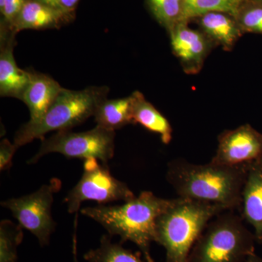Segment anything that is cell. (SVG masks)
I'll list each match as a JSON object with an SVG mask.
<instances>
[{"instance_id": "obj_26", "label": "cell", "mask_w": 262, "mask_h": 262, "mask_svg": "<svg viewBox=\"0 0 262 262\" xmlns=\"http://www.w3.org/2000/svg\"><path fill=\"white\" fill-rule=\"evenodd\" d=\"M246 262H262V258L253 253L250 255Z\"/></svg>"}, {"instance_id": "obj_24", "label": "cell", "mask_w": 262, "mask_h": 262, "mask_svg": "<svg viewBox=\"0 0 262 262\" xmlns=\"http://www.w3.org/2000/svg\"><path fill=\"white\" fill-rule=\"evenodd\" d=\"M79 0H59V6L63 11L70 13L74 10Z\"/></svg>"}, {"instance_id": "obj_23", "label": "cell", "mask_w": 262, "mask_h": 262, "mask_svg": "<svg viewBox=\"0 0 262 262\" xmlns=\"http://www.w3.org/2000/svg\"><path fill=\"white\" fill-rule=\"evenodd\" d=\"M18 149L14 143L12 144L8 139H3L0 144V170H8L12 166V160Z\"/></svg>"}, {"instance_id": "obj_5", "label": "cell", "mask_w": 262, "mask_h": 262, "mask_svg": "<svg viewBox=\"0 0 262 262\" xmlns=\"http://www.w3.org/2000/svg\"><path fill=\"white\" fill-rule=\"evenodd\" d=\"M254 234L231 211L210 221L189 253L188 262H246L255 253Z\"/></svg>"}, {"instance_id": "obj_12", "label": "cell", "mask_w": 262, "mask_h": 262, "mask_svg": "<svg viewBox=\"0 0 262 262\" xmlns=\"http://www.w3.org/2000/svg\"><path fill=\"white\" fill-rule=\"evenodd\" d=\"M243 216L253 227L256 242L262 244V167L250 163L241 196Z\"/></svg>"}, {"instance_id": "obj_4", "label": "cell", "mask_w": 262, "mask_h": 262, "mask_svg": "<svg viewBox=\"0 0 262 262\" xmlns=\"http://www.w3.org/2000/svg\"><path fill=\"white\" fill-rule=\"evenodd\" d=\"M108 92L107 86H91L80 91L63 89L39 121L27 122L19 128L13 143L18 148L35 139L43 140L48 133L71 130L80 125L94 116Z\"/></svg>"}, {"instance_id": "obj_22", "label": "cell", "mask_w": 262, "mask_h": 262, "mask_svg": "<svg viewBox=\"0 0 262 262\" xmlns=\"http://www.w3.org/2000/svg\"><path fill=\"white\" fill-rule=\"evenodd\" d=\"M242 32L262 35V3L252 1L244 3L237 17Z\"/></svg>"}, {"instance_id": "obj_19", "label": "cell", "mask_w": 262, "mask_h": 262, "mask_svg": "<svg viewBox=\"0 0 262 262\" xmlns=\"http://www.w3.org/2000/svg\"><path fill=\"white\" fill-rule=\"evenodd\" d=\"M84 258L87 262H145L139 253L132 252L121 244L113 243L110 234L103 235L99 246L88 251Z\"/></svg>"}, {"instance_id": "obj_21", "label": "cell", "mask_w": 262, "mask_h": 262, "mask_svg": "<svg viewBox=\"0 0 262 262\" xmlns=\"http://www.w3.org/2000/svg\"><path fill=\"white\" fill-rule=\"evenodd\" d=\"M148 3L157 20L169 31L182 23V0H148Z\"/></svg>"}, {"instance_id": "obj_14", "label": "cell", "mask_w": 262, "mask_h": 262, "mask_svg": "<svg viewBox=\"0 0 262 262\" xmlns=\"http://www.w3.org/2000/svg\"><path fill=\"white\" fill-rule=\"evenodd\" d=\"M69 13L38 2L28 0L22 8L13 26V33L24 29H45L57 27L68 17Z\"/></svg>"}, {"instance_id": "obj_3", "label": "cell", "mask_w": 262, "mask_h": 262, "mask_svg": "<svg viewBox=\"0 0 262 262\" xmlns=\"http://www.w3.org/2000/svg\"><path fill=\"white\" fill-rule=\"evenodd\" d=\"M224 207L178 198L158 216L155 242L165 250V262H188L194 244L210 221L226 211Z\"/></svg>"}, {"instance_id": "obj_18", "label": "cell", "mask_w": 262, "mask_h": 262, "mask_svg": "<svg viewBox=\"0 0 262 262\" xmlns=\"http://www.w3.org/2000/svg\"><path fill=\"white\" fill-rule=\"evenodd\" d=\"M246 0H182V23L209 13H227L237 18Z\"/></svg>"}, {"instance_id": "obj_13", "label": "cell", "mask_w": 262, "mask_h": 262, "mask_svg": "<svg viewBox=\"0 0 262 262\" xmlns=\"http://www.w3.org/2000/svg\"><path fill=\"white\" fill-rule=\"evenodd\" d=\"M63 89L50 76L32 72L30 83L21 100L30 113L29 122L39 121Z\"/></svg>"}, {"instance_id": "obj_7", "label": "cell", "mask_w": 262, "mask_h": 262, "mask_svg": "<svg viewBox=\"0 0 262 262\" xmlns=\"http://www.w3.org/2000/svg\"><path fill=\"white\" fill-rule=\"evenodd\" d=\"M135 194L125 183L112 176L107 165H101L98 160H84V172L80 180L64 199L67 211L77 213L84 201H97L99 205L115 201H127Z\"/></svg>"}, {"instance_id": "obj_20", "label": "cell", "mask_w": 262, "mask_h": 262, "mask_svg": "<svg viewBox=\"0 0 262 262\" xmlns=\"http://www.w3.org/2000/svg\"><path fill=\"white\" fill-rule=\"evenodd\" d=\"M24 238L22 227L11 221L0 223V262H16L17 248Z\"/></svg>"}, {"instance_id": "obj_15", "label": "cell", "mask_w": 262, "mask_h": 262, "mask_svg": "<svg viewBox=\"0 0 262 262\" xmlns=\"http://www.w3.org/2000/svg\"><path fill=\"white\" fill-rule=\"evenodd\" d=\"M133 120L148 130L160 135L165 144H168L172 139L173 129L168 120L139 91L133 93Z\"/></svg>"}, {"instance_id": "obj_28", "label": "cell", "mask_w": 262, "mask_h": 262, "mask_svg": "<svg viewBox=\"0 0 262 262\" xmlns=\"http://www.w3.org/2000/svg\"><path fill=\"white\" fill-rule=\"evenodd\" d=\"M5 0H0V8L4 5Z\"/></svg>"}, {"instance_id": "obj_6", "label": "cell", "mask_w": 262, "mask_h": 262, "mask_svg": "<svg viewBox=\"0 0 262 262\" xmlns=\"http://www.w3.org/2000/svg\"><path fill=\"white\" fill-rule=\"evenodd\" d=\"M115 130L98 125L84 132L58 131L42 140L40 147L28 163L35 164L45 155L59 153L67 158L84 160L95 158L107 165L115 155Z\"/></svg>"}, {"instance_id": "obj_16", "label": "cell", "mask_w": 262, "mask_h": 262, "mask_svg": "<svg viewBox=\"0 0 262 262\" xmlns=\"http://www.w3.org/2000/svg\"><path fill=\"white\" fill-rule=\"evenodd\" d=\"M133 105V94L117 99L106 98L99 103L95 111V122L98 126L115 131L129 124H134Z\"/></svg>"}, {"instance_id": "obj_11", "label": "cell", "mask_w": 262, "mask_h": 262, "mask_svg": "<svg viewBox=\"0 0 262 262\" xmlns=\"http://www.w3.org/2000/svg\"><path fill=\"white\" fill-rule=\"evenodd\" d=\"M15 37L0 40V95L22 100L32 79V71L19 68L13 51Z\"/></svg>"}, {"instance_id": "obj_1", "label": "cell", "mask_w": 262, "mask_h": 262, "mask_svg": "<svg viewBox=\"0 0 262 262\" xmlns=\"http://www.w3.org/2000/svg\"><path fill=\"white\" fill-rule=\"evenodd\" d=\"M250 164L227 166L196 165L183 159L168 164L167 181L179 198L205 202L232 211L241 206Z\"/></svg>"}, {"instance_id": "obj_8", "label": "cell", "mask_w": 262, "mask_h": 262, "mask_svg": "<svg viewBox=\"0 0 262 262\" xmlns=\"http://www.w3.org/2000/svg\"><path fill=\"white\" fill-rule=\"evenodd\" d=\"M61 186V182L55 179L32 194L1 203L2 206L12 212L19 225L37 237L42 247L49 245L51 234L56 229L51 208L53 194L59 190Z\"/></svg>"}, {"instance_id": "obj_29", "label": "cell", "mask_w": 262, "mask_h": 262, "mask_svg": "<svg viewBox=\"0 0 262 262\" xmlns=\"http://www.w3.org/2000/svg\"><path fill=\"white\" fill-rule=\"evenodd\" d=\"M252 1L257 2V3H262V0H252Z\"/></svg>"}, {"instance_id": "obj_25", "label": "cell", "mask_w": 262, "mask_h": 262, "mask_svg": "<svg viewBox=\"0 0 262 262\" xmlns=\"http://www.w3.org/2000/svg\"><path fill=\"white\" fill-rule=\"evenodd\" d=\"M38 2L49 5V6L53 7V8H60L59 6V0H37Z\"/></svg>"}, {"instance_id": "obj_17", "label": "cell", "mask_w": 262, "mask_h": 262, "mask_svg": "<svg viewBox=\"0 0 262 262\" xmlns=\"http://www.w3.org/2000/svg\"><path fill=\"white\" fill-rule=\"evenodd\" d=\"M227 13H209L200 17L205 33L225 50H230L242 34L239 24Z\"/></svg>"}, {"instance_id": "obj_9", "label": "cell", "mask_w": 262, "mask_h": 262, "mask_svg": "<svg viewBox=\"0 0 262 262\" xmlns=\"http://www.w3.org/2000/svg\"><path fill=\"white\" fill-rule=\"evenodd\" d=\"M218 148L211 163L236 166L257 161L262 155V134L246 124L219 136Z\"/></svg>"}, {"instance_id": "obj_2", "label": "cell", "mask_w": 262, "mask_h": 262, "mask_svg": "<svg viewBox=\"0 0 262 262\" xmlns=\"http://www.w3.org/2000/svg\"><path fill=\"white\" fill-rule=\"evenodd\" d=\"M170 201L144 191L122 205L87 207L82 208L81 213L99 223L111 237L117 235L122 243H134L146 261L154 262L151 245L155 242L157 220Z\"/></svg>"}, {"instance_id": "obj_27", "label": "cell", "mask_w": 262, "mask_h": 262, "mask_svg": "<svg viewBox=\"0 0 262 262\" xmlns=\"http://www.w3.org/2000/svg\"><path fill=\"white\" fill-rule=\"evenodd\" d=\"M255 163H257L258 165H259L260 166L262 167V155L261 158H260L259 159L257 160V161L255 162Z\"/></svg>"}, {"instance_id": "obj_10", "label": "cell", "mask_w": 262, "mask_h": 262, "mask_svg": "<svg viewBox=\"0 0 262 262\" xmlns=\"http://www.w3.org/2000/svg\"><path fill=\"white\" fill-rule=\"evenodd\" d=\"M172 49L184 70L196 73L202 68L208 53V42L202 33L180 23L170 29Z\"/></svg>"}]
</instances>
